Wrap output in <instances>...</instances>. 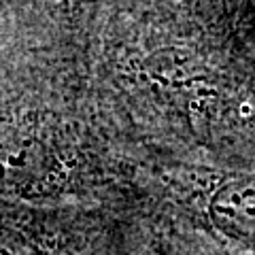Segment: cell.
I'll return each mask as SVG.
<instances>
[{"label":"cell","instance_id":"1","mask_svg":"<svg viewBox=\"0 0 255 255\" xmlns=\"http://www.w3.org/2000/svg\"><path fill=\"white\" fill-rule=\"evenodd\" d=\"M58 172L60 162L43 136L0 119V194H43Z\"/></svg>","mask_w":255,"mask_h":255},{"label":"cell","instance_id":"4","mask_svg":"<svg viewBox=\"0 0 255 255\" xmlns=\"http://www.w3.org/2000/svg\"><path fill=\"white\" fill-rule=\"evenodd\" d=\"M70 6H87V4H96V2H102V0H66Z\"/></svg>","mask_w":255,"mask_h":255},{"label":"cell","instance_id":"3","mask_svg":"<svg viewBox=\"0 0 255 255\" xmlns=\"http://www.w3.org/2000/svg\"><path fill=\"white\" fill-rule=\"evenodd\" d=\"M0 255H51L9 213L0 211Z\"/></svg>","mask_w":255,"mask_h":255},{"label":"cell","instance_id":"2","mask_svg":"<svg viewBox=\"0 0 255 255\" xmlns=\"http://www.w3.org/2000/svg\"><path fill=\"white\" fill-rule=\"evenodd\" d=\"M209 217L221 234L255 253V174H230L209 200Z\"/></svg>","mask_w":255,"mask_h":255}]
</instances>
